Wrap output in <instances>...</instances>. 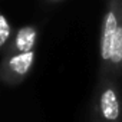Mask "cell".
I'll list each match as a JSON object with an SVG mask.
<instances>
[{
	"label": "cell",
	"instance_id": "277c9868",
	"mask_svg": "<svg viewBox=\"0 0 122 122\" xmlns=\"http://www.w3.org/2000/svg\"><path fill=\"white\" fill-rule=\"evenodd\" d=\"M36 42H37V27L36 26H23L15 33L10 45L3 52V55L35 50Z\"/></svg>",
	"mask_w": 122,
	"mask_h": 122
},
{
	"label": "cell",
	"instance_id": "6da1fadb",
	"mask_svg": "<svg viewBox=\"0 0 122 122\" xmlns=\"http://www.w3.org/2000/svg\"><path fill=\"white\" fill-rule=\"evenodd\" d=\"M122 22V0H109L105 9L101 26V37H99V78H108L109 62L115 33Z\"/></svg>",
	"mask_w": 122,
	"mask_h": 122
},
{
	"label": "cell",
	"instance_id": "8992f818",
	"mask_svg": "<svg viewBox=\"0 0 122 122\" xmlns=\"http://www.w3.org/2000/svg\"><path fill=\"white\" fill-rule=\"evenodd\" d=\"M13 26L9 22L6 15L0 16V49L2 52H5L7 49V46L10 45L12 39H13Z\"/></svg>",
	"mask_w": 122,
	"mask_h": 122
},
{
	"label": "cell",
	"instance_id": "7a4b0ae2",
	"mask_svg": "<svg viewBox=\"0 0 122 122\" xmlns=\"http://www.w3.org/2000/svg\"><path fill=\"white\" fill-rule=\"evenodd\" d=\"M116 79L103 78L95 93L93 112L98 122H122V105Z\"/></svg>",
	"mask_w": 122,
	"mask_h": 122
},
{
	"label": "cell",
	"instance_id": "52a82bcc",
	"mask_svg": "<svg viewBox=\"0 0 122 122\" xmlns=\"http://www.w3.org/2000/svg\"><path fill=\"white\" fill-rule=\"evenodd\" d=\"M47 2H50V3H57V2H62V0H47Z\"/></svg>",
	"mask_w": 122,
	"mask_h": 122
},
{
	"label": "cell",
	"instance_id": "3957f363",
	"mask_svg": "<svg viewBox=\"0 0 122 122\" xmlns=\"http://www.w3.org/2000/svg\"><path fill=\"white\" fill-rule=\"evenodd\" d=\"M36 52H16V53H6L3 55L2 69H0V76L2 81L9 85L15 86L25 81V78L29 75L35 65Z\"/></svg>",
	"mask_w": 122,
	"mask_h": 122
},
{
	"label": "cell",
	"instance_id": "5b68a950",
	"mask_svg": "<svg viewBox=\"0 0 122 122\" xmlns=\"http://www.w3.org/2000/svg\"><path fill=\"white\" fill-rule=\"evenodd\" d=\"M122 73V22L115 33L112 53H111V62H109V72L108 78L118 79Z\"/></svg>",
	"mask_w": 122,
	"mask_h": 122
}]
</instances>
